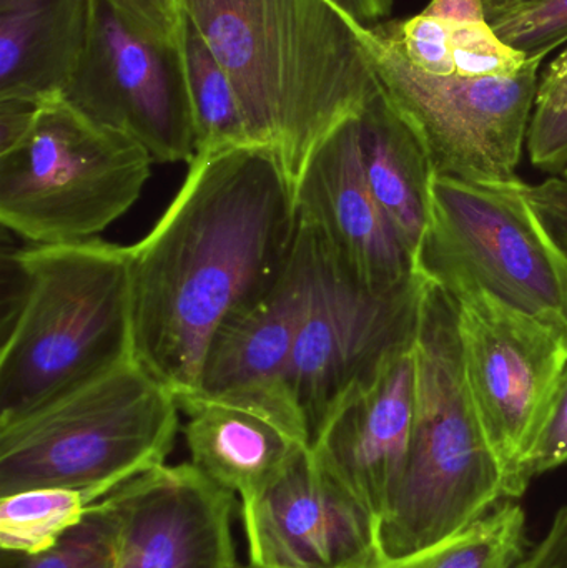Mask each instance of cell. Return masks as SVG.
Listing matches in <instances>:
<instances>
[{
	"mask_svg": "<svg viewBox=\"0 0 567 568\" xmlns=\"http://www.w3.org/2000/svg\"><path fill=\"white\" fill-rule=\"evenodd\" d=\"M295 190L265 146L196 153L159 222L129 246L135 356L175 396L195 393L219 331L282 275Z\"/></svg>",
	"mask_w": 567,
	"mask_h": 568,
	"instance_id": "obj_1",
	"label": "cell"
},
{
	"mask_svg": "<svg viewBox=\"0 0 567 568\" xmlns=\"http://www.w3.org/2000/svg\"><path fill=\"white\" fill-rule=\"evenodd\" d=\"M183 10L229 73L252 142L280 156L293 190L379 90L356 20L332 0H183Z\"/></svg>",
	"mask_w": 567,
	"mask_h": 568,
	"instance_id": "obj_2",
	"label": "cell"
},
{
	"mask_svg": "<svg viewBox=\"0 0 567 568\" xmlns=\"http://www.w3.org/2000/svg\"><path fill=\"white\" fill-rule=\"evenodd\" d=\"M9 262L19 287L3 320L0 419L136 357L129 246L102 239L29 245Z\"/></svg>",
	"mask_w": 567,
	"mask_h": 568,
	"instance_id": "obj_3",
	"label": "cell"
},
{
	"mask_svg": "<svg viewBox=\"0 0 567 568\" xmlns=\"http://www.w3.org/2000/svg\"><path fill=\"white\" fill-rule=\"evenodd\" d=\"M415 354L412 449L378 523L379 554L388 557L448 539L508 500L502 464L466 383L455 301L428 280Z\"/></svg>",
	"mask_w": 567,
	"mask_h": 568,
	"instance_id": "obj_4",
	"label": "cell"
},
{
	"mask_svg": "<svg viewBox=\"0 0 567 568\" xmlns=\"http://www.w3.org/2000/svg\"><path fill=\"white\" fill-rule=\"evenodd\" d=\"M180 416L175 394L133 357L29 413L0 419V497L40 487L109 496L166 464Z\"/></svg>",
	"mask_w": 567,
	"mask_h": 568,
	"instance_id": "obj_5",
	"label": "cell"
},
{
	"mask_svg": "<svg viewBox=\"0 0 567 568\" xmlns=\"http://www.w3.org/2000/svg\"><path fill=\"white\" fill-rule=\"evenodd\" d=\"M153 163L125 133L50 100L0 150V222L30 245L99 239L139 202Z\"/></svg>",
	"mask_w": 567,
	"mask_h": 568,
	"instance_id": "obj_6",
	"label": "cell"
},
{
	"mask_svg": "<svg viewBox=\"0 0 567 568\" xmlns=\"http://www.w3.org/2000/svg\"><path fill=\"white\" fill-rule=\"evenodd\" d=\"M415 265L449 296L483 291L523 313L567 324V268L543 232L522 180L435 176Z\"/></svg>",
	"mask_w": 567,
	"mask_h": 568,
	"instance_id": "obj_7",
	"label": "cell"
},
{
	"mask_svg": "<svg viewBox=\"0 0 567 568\" xmlns=\"http://www.w3.org/2000/svg\"><path fill=\"white\" fill-rule=\"evenodd\" d=\"M356 32L379 87L418 136L436 176L519 180L543 60L513 75H429L413 69L375 23L356 22Z\"/></svg>",
	"mask_w": 567,
	"mask_h": 568,
	"instance_id": "obj_8",
	"label": "cell"
},
{
	"mask_svg": "<svg viewBox=\"0 0 567 568\" xmlns=\"http://www.w3.org/2000/svg\"><path fill=\"white\" fill-rule=\"evenodd\" d=\"M469 394L505 474L525 496L528 460L567 369V324L515 310L483 291L452 296Z\"/></svg>",
	"mask_w": 567,
	"mask_h": 568,
	"instance_id": "obj_9",
	"label": "cell"
},
{
	"mask_svg": "<svg viewBox=\"0 0 567 568\" xmlns=\"http://www.w3.org/2000/svg\"><path fill=\"white\" fill-rule=\"evenodd\" d=\"M315 245L308 307L286 374L308 443L392 354L415 343L426 287L418 273L396 290H368L346 275L316 239Z\"/></svg>",
	"mask_w": 567,
	"mask_h": 568,
	"instance_id": "obj_10",
	"label": "cell"
},
{
	"mask_svg": "<svg viewBox=\"0 0 567 568\" xmlns=\"http://www.w3.org/2000/svg\"><path fill=\"white\" fill-rule=\"evenodd\" d=\"M63 99L139 142L155 163L195 156L183 43L146 32L112 0H95L89 45Z\"/></svg>",
	"mask_w": 567,
	"mask_h": 568,
	"instance_id": "obj_11",
	"label": "cell"
},
{
	"mask_svg": "<svg viewBox=\"0 0 567 568\" xmlns=\"http://www.w3.org/2000/svg\"><path fill=\"white\" fill-rule=\"evenodd\" d=\"M250 566L365 568L378 524L320 467L310 447L253 499L240 503Z\"/></svg>",
	"mask_w": 567,
	"mask_h": 568,
	"instance_id": "obj_12",
	"label": "cell"
},
{
	"mask_svg": "<svg viewBox=\"0 0 567 568\" xmlns=\"http://www.w3.org/2000/svg\"><path fill=\"white\" fill-rule=\"evenodd\" d=\"M315 256V239L298 222L295 248L282 275L219 331L195 390L255 407L308 447V430L290 399L286 374L308 307Z\"/></svg>",
	"mask_w": 567,
	"mask_h": 568,
	"instance_id": "obj_13",
	"label": "cell"
},
{
	"mask_svg": "<svg viewBox=\"0 0 567 568\" xmlns=\"http://www.w3.org/2000/svg\"><path fill=\"white\" fill-rule=\"evenodd\" d=\"M113 568H235L236 496L192 463L153 467L107 496Z\"/></svg>",
	"mask_w": 567,
	"mask_h": 568,
	"instance_id": "obj_14",
	"label": "cell"
},
{
	"mask_svg": "<svg viewBox=\"0 0 567 568\" xmlns=\"http://www.w3.org/2000/svg\"><path fill=\"white\" fill-rule=\"evenodd\" d=\"M356 113L306 163L295 185L296 215L346 275L368 290L393 291L418 272L366 182Z\"/></svg>",
	"mask_w": 567,
	"mask_h": 568,
	"instance_id": "obj_15",
	"label": "cell"
},
{
	"mask_svg": "<svg viewBox=\"0 0 567 568\" xmlns=\"http://www.w3.org/2000/svg\"><path fill=\"white\" fill-rule=\"evenodd\" d=\"M416 413L415 343L382 364L310 439L323 470L379 523L412 449Z\"/></svg>",
	"mask_w": 567,
	"mask_h": 568,
	"instance_id": "obj_16",
	"label": "cell"
},
{
	"mask_svg": "<svg viewBox=\"0 0 567 568\" xmlns=\"http://www.w3.org/2000/svg\"><path fill=\"white\" fill-rule=\"evenodd\" d=\"M175 397L186 417L190 463L240 503L262 493L300 449L308 447L255 407L199 393Z\"/></svg>",
	"mask_w": 567,
	"mask_h": 568,
	"instance_id": "obj_17",
	"label": "cell"
},
{
	"mask_svg": "<svg viewBox=\"0 0 567 568\" xmlns=\"http://www.w3.org/2000/svg\"><path fill=\"white\" fill-rule=\"evenodd\" d=\"M95 0H0V100L62 99L92 32Z\"/></svg>",
	"mask_w": 567,
	"mask_h": 568,
	"instance_id": "obj_18",
	"label": "cell"
},
{
	"mask_svg": "<svg viewBox=\"0 0 567 568\" xmlns=\"http://www.w3.org/2000/svg\"><path fill=\"white\" fill-rule=\"evenodd\" d=\"M356 126L369 190L415 258L432 212V162L382 87L356 113Z\"/></svg>",
	"mask_w": 567,
	"mask_h": 568,
	"instance_id": "obj_19",
	"label": "cell"
},
{
	"mask_svg": "<svg viewBox=\"0 0 567 568\" xmlns=\"http://www.w3.org/2000/svg\"><path fill=\"white\" fill-rule=\"evenodd\" d=\"M529 547L525 509L516 500H503L448 539L406 556L378 552L365 568H518Z\"/></svg>",
	"mask_w": 567,
	"mask_h": 568,
	"instance_id": "obj_20",
	"label": "cell"
},
{
	"mask_svg": "<svg viewBox=\"0 0 567 568\" xmlns=\"http://www.w3.org/2000/svg\"><path fill=\"white\" fill-rule=\"evenodd\" d=\"M183 53L195 123L196 153L256 146L229 73L189 23Z\"/></svg>",
	"mask_w": 567,
	"mask_h": 568,
	"instance_id": "obj_21",
	"label": "cell"
},
{
	"mask_svg": "<svg viewBox=\"0 0 567 568\" xmlns=\"http://www.w3.org/2000/svg\"><path fill=\"white\" fill-rule=\"evenodd\" d=\"M107 494L95 489L40 487L0 497L3 552L39 554L55 546Z\"/></svg>",
	"mask_w": 567,
	"mask_h": 568,
	"instance_id": "obj_22",
	"label": "cell"
},
{
	"mask_svg": "<svg viewBox=\"0 0 567 568\" xmlns=\"http://www.w3.org/2000/svg\"><path fill=\"white\" fill-rule=\"evenodd\" d=\"M486 22L528 59L567 43V0H486Z\"/></svg>",
	"mask_w": 567,
	"mask_h": 568,
	"instance_id": "obj_23",
	"label": "cell"
},
{
	"mask_svg": "<svg viewBox=\"0 0 567 568\" xmlns=\"http://www.w3.org/2000/svg\"><path fill=\"white\" fill-rule=\"evenodd\" d=\"M115 514L100 500L55 546L39 554L3 552L0 568H113Z\"/></svg>",
	"mask_w": 567,
	"mask_h": 568,
	"instance_id": "obj_24",
	"label": "cell"
},
{
	"mask_svg": "<svg viewBox=\"0 0 567 568\" xmlns=\"http://www.w3.org/2000/svg\"><path fill=\"white\" fill-rule=\"evenodd\" d=\"M526 150L533 165L553 175L567 169V47L539 79Z\"/></svg>",
	"mask_w": 567,
	"mask_h": 568,
	"instance_id": "obj_25",
	"label": "cell"
},
{
	"mask_svg": "<svg viewBox=\"0 0 567 568\" xmlns=\"http://www.w3.org/2000/svg\"><path fill=\"white\" fill-rule=\"evenodd\" d=\"M567 463V369L528 460L529 479Z\"/></svg>",
	"mask_w": 567,
	"mask_h": 568,
	"instance_id": "obj_26",
	"label": "cell"
},
{
	"mask_svg": "<svg viewBox=\"0 0 567 568\" xmlns=\"http://www.w3.org/2000/svg\"><path fill=\"white\" fill-rule=\"evenodd\" d=\"M526 196L543 232L567 268V180L561 176L539 185H526Z\"/></svg>",
	"mask_w": 567,
	"mask_h": 568,
	"instance_id": "obj_27",
	"label": "cell"
},
{
	"mask_svg": "<svg viewBox=\"0 0 567 568\" xmlns=\"http://www.w3.org/2000/svg\"><path fill=\"white\" fill-rule=\"evenodd\" d=\"M146 32L166 42L183 43L186 20L183 0H112Z\"/></svg>",
	"mask_w": 567,
	"mask_h": 568,
	"instance_id": "obj_28",
	"label": "cell"
},
{
	"mask_svg": "<svg viewBox=\"0 0 567 568\" xmlns=\"http://www.w3.org/2000/svg\"><path fill=\"white\" fill-rule=\"evenodd\" d=\"M518 568H567V506L558 509L548 532L529 547Z\"/></svg>",
	"mask_w": 567,
	"mask_h": 568,
	"instance_id": "obj_29",
	"label": "cell"
},
{
	"mask_svg": "<svg viewBox=\"0 0 567 568\" xmlns=\"http://www.w3.org/2000/svg\"><path fill=\"white\" fill-rule=\"evenodd\" d=\"M422 13L458 23L486 22V0H432Z\"/></svg>",
	"mask_w": 567,
	"mask_h": 568,
	"instance_id": "obj_30",
	"label": "cell"
},
{
	"mask_svg": "<svg viewBox=\"0 0 567 568\" xmlns=\"http://www.w3.org/2000/svg\"><path fill=\"white\" fill-rule=\"evenodd\" d=\"M346 16L363 26L382 22L392 12L395 0H332Z\"/></svg>",
	"mask_w": 567,
	"mask_h": 568,
	"instance_id": "obj_31",
	"label": "cell"
},
{
	"mask_svg": "<svg viewBox=\"0 0 567 568\" xmlns=\"http://www.w3.org/2000/svg\"><path fill=\"white\" fill-rule=\"evenodd\" d=\"M235 568H255V567H252V566H240V564H239V566H236Z\"/></svg>",
	"mask_w": 567,
	"mask_h": 568,
	"instance_id": "obj_32",
	"label": "cell"
},
{
	"mask_svg": "<svg viewBox=\"0 0 567 568\" xmlns=\"http://www.w3.org/2000/svg\"><path fill=\"white\" fill-rule=\"evenodd\" d=\"M563 179H566L567 180V169H566V172L563 173Z\"/></svg>",
	"mask_w": 567,
	"mask_h": 568,
	"instance_id": "obj_33",
	"label": "cell"
}]
</instances>
